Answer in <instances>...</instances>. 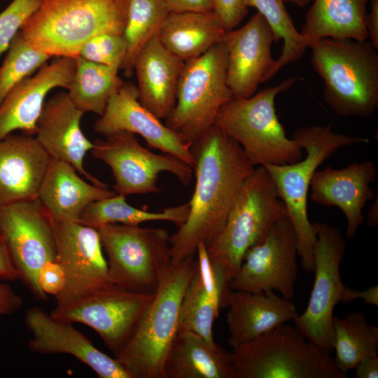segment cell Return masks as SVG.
<instances>
[{
	"label": "cell",
	"mask_w": 378,
	"mask_h": 378,
	"mask_svg": "<svg viewBox=\"0 0 378 378\" xmlns=\"http://www.w3.org/2000/svg\"><path fill=\"white\" fill-rule=\"evenodd\" d=\"M195 186L186 222L170 235L172 262L196 256L223 228L254 167L240 145L221 128L211 126L191 146Z\"/></svg>",
	"instance_id": "6da1fadb"
},
{
	"label": "cell",
	"mask_w": 378,
	"mask_h": 378,
	"mask_svg": "<svg viewBox=\"0 0 378 378\" xmlns=\"http://www.w3.org/2000/svg\"><path fill=\"white\" fill-rule=\"evenodd\" d=\"M288 217L271 176L264 166H258L245 181L223 228L206 246L225 298L246 251Z\"/></svg>",
	"instance_id": "7a4b0ae2"
},
{
	"label": "cell",
	"mask_w": 378,
	"mask_h": 378,
	"mask_svg": "<svg viewBox=\"0 0 378 378\" xmlns=\"http://www.w3.org/2000/svg\"><path fill=\"white\" fill-rule=\"evenodd\" d=\"M128 0H43L20 31L34 48L49 56L76 57L103 34H123Z\"/></svg>",
	"instance_id": "3957f363"
},
{
	"label": "cell",
	"mask_w": 378,
	"mask_h": 378,
	"mask_svg": "<svg viewBox=\"0 0 378 378\" xmlns=\"http://www.w3.org/2000/svg\"><path fill=\"white\" fill-rule=\"evenodd\" d=\"M309 48L329 108L340 117L370 118L378 106L377 50L366 40L332 38Z\"/></svg>",
	"instance_id": "277c9868"
},
{
	"label": "cell",
	"mask_w": 378,
	"mask_h": 378,
	"mask_svg": "<svg viewBox=\"0 0 378 378\" xmlns=\"http://www.w3.org/2000/svg\"><path fill=\"white\" fill-rule=\"evenodd\" d=\"M196 258L171 262L129 341L115 358L130 378H164V364L177 332L181 302Z\"/></svg>",
	"instance_id": "5b68a950"
},
{
	"label": "cell",
	"mask_w": 378,
	"mask_h": 378,
	"mask_svg": "<svg viewBox=\"0 0 378 378\" xmlns=\"http://www.w3.org/2000/svg\"><path fill=\"white\" fill-rule=\"evenodd\" d=\"M306 155L291 164H267L279 197L286 205L297 238L298 253L304 270L313 272L316 233L307 213L310 183L317 168L341 148L368 144L369 139L335 133L330 125H312L297 130L293 136Z\"/></svg>",
	"instance_id": "8992f818"
},
{
	"label": "cell",
	"mask_w": 378,
	"mask_h": 378,
	"mask_svg": "<svg viewBox=\"0 0 378 378\" xmlns=\"http://www.w3.org/2000/svg\"><path fill=\"white\" fill-rule=\"evenodd\" d=\"M297 80L288 78L248 98L233 97L216 116L214 125L240 145L254 167L291 164L304 156L300 145L286 136L275 108L276 96L292 88Z\"/></svg>",
	"instance_id": "52a82bcc"
},
{
	"label": "cell",
	"mask_w": 378,
	"mask_h": 378,
	"mask_svg": "<svg viewBox=\"0 0 378 378\" xmlns=\"http://www.w3.org/2000/svg\"><path fill=\"white\" fill-rule=\"evenodd\" d=\"M232 349L233 378L347 377L337 369L330 352L287 323Z\"/></svg>",
	"instance_id": "ba28073f"
},
{
	"label": "cell",
	"mask_w": 378,
	"mask_h": 378,
	"mask_svg": "<svg viewBox=\"0 0 378 378\" xmlns=\"http://www.w3.org/2000/svg\"><path fill=\"white\" fill-rule=\"evenodd\" d=\"M226 71L223 42L185 62L174 107L164 122L185 144L192 146L197 141L214 125L222 106L233 98Z\"/></svg>",
	"instance_id": "9c48e42d"
},
{
	"label": "cell",
	"mask_w": 378,
	"mask_h": 378,
	"mask_svg": "<svg viewBox=\"0 0 378 378\" xmlns=\"http://www.w3.org/2000/svg\"><path fill=\"white\" fill-rule=\"evenodd\" d=\"M96 229L111 281L129 290L155 293L172 262L168 231L118 223Z\"/></svg>",
	"instance_id": "30bf717a"
},
{
	"label": "cell",
	"mask_w": 378,
	"mask_h": 378,
	"mask_svg": "<svg viewBox=\"0 0 378 378\" xmlns=\"http://www.w3.org/2000/svg\"><path fill=\"white\" fill-rule=\"evenodd\" d=\"M314 283L305 310L294 319L295 326L312 343L332 351L333 311L346 288L340 265L346 242L340 231L324 223H314Z\"/></svg>",
	"instance_id": "8fae6325"
},
{
	"label": "cell",
	"mask_w": 378,
	"mask_h": 378,
	"mask_svg": "<svg viewBox=\"0 0 378 378\" xmlns=\"http://www.w3.org/2000/svg\"><path fill=\"white\" fill-rule=\"evenodd\" d=\"M0 233L19 279L36 299L47 300L38 274L44 264L56 260V246L51 219L39 199L1 207Z\"/></svg>",
	"instance_id": "7c38bea8"
},
{
	"label": "cell",
	"mask_w": 378,
	"mask_h": 378,
	"mask_svg": "<svg viewBox=\"0 0 378 378\" xmlns=\"http://www.w3.org/2000/svg\"><path fill=\"white\" fill-rule=\"evenodd\" d=\"M92 156L111 169L116 195L127 196L156 193L159 174L169 172L183 185L193 176L191 166L172 155L156 154L144 147L134 134L119 132L97 140L90 150Z\"/></svg>",
	"instance_id": "4fadbf2b"
},
{
	"label": "cell",
	"mask_w": 378,
	"mask_h": 378,
	"mask_svg": "<svg viewBox=\"0 0 378 378\" xmlns=\"http://www.w3.org/2000/svg\"><path fill=\"white\" fill-rule=\"evenodd\" d=\"M154 295L114 284L76 300L56 304L50 314L91 328L115 357L134 333Z\"/></svg>",
	"instance_id": "5bb4252c"
},
{
	"label": "cell",
	"mask_w": 378,
	"mask_h": 378,
	"mask_svg": "<svg viewBox=\"0 0 378 378\" xmlns=\"http://www.w3.org/2000/svg\"><path fill=\"white\" fill-rule=\"evenodd\" d=\"M298 244L288 218L276 223L266 237L250 248L230 280V290L248 292L277 291L292 300L298 276Z\"/></svg>",
	"instance_id": "9a60e30c"
},
{
	"label": "cell",
	"mask_w": 378,
	"mask_h": 378,
	"mask_svg": "<svg viewBox=\"0 0 378 378\" xmlns=\"http://www.w3.org/2000/svg\"><path fill=\"white\" fill-rule=\"evenodd\" d=\"M51 222L56 259L65 276L64 287L55 297L56 304L76 300L114 285L109 276L97 230L79 222L52 219Z\"/></svg>",
	"instance_id": "2e32d148"
},
{
	"label": "cell",
	"mask_w": 378,
	"mask_h": 378,
	"mask_svg": "<svg viewBox=\"0 0 378 378\" xmlns=\"http://www.w3.org/2000/svg\"><path fill=\"white\" fill-rule=\"evenodd\" d=\"M223 42L227 50V84L233 97L248 98L260 84L274 77L272 46L278 41L259 13L244 26L227 31Z\"/></svg>",
	"instance_id": "e0dca14e"
},
{
	"label": "cell",
	"mask_w": 378,
	"mask_h": 378,
	"mask_svg": "<svg viewBox=\"0 0 378 378\" xmlns=\"http://www.w3.org/2000/svg\"><path fill=\"white\" fill-rule=\"evenodd\" d=\"M94 129L105 137L122 131L137 134L146 140L149 148L175 156L193 167L191 146L185 144L141 104L136 85L132 83L124 81L111 95L104 111L95 121Z\"/></svg>",
	"instance_id": "ac0fdd59"
},
{
	"label": "cell",
	"mask_w": 378,
	"mask_h": 378,
	"mask_svg": "<svg viewBox=\"0 0 378 378\" xmlns=\"http://www.w3.org/2000/svg\"><path fill=\"white\" fill-rule=\"evenodd\" d=\"M24 324L31 337L29 349L40 354H69L88 365L99 378H130L117 360L99 350L73 323L56 318L42 308L26 311Z\"/></svg>",
	"instance_id": "d6986e66"
},
{
	"label": "cell",
	"mask_w": 378,
	"mask_h": 378,
	"mask_svg": "<svg viewBox=\"0 0 378 378\" xmlns=\"http://www.w3.org/2000/svg\"><path fill=\"white\" fill-rule=\"evenodd\" d=\"M76 69L75 58L59 57L13 87L0 104V140L15 131L34 135L50 91L67 88Z\"/></svg>",
	"instance_id": "ffe728a7"
},
{
	"label": "cell",
	"mask_w": 378,
	"mask_h": 378,
	"mask_svg": "<svg viewBox=\"0 0 378 378\" xmlns=\"http://www.w3.org/2000/svg\"><path fill=\"white\" fill-rule=\"evenodd\" d=\"M84 112L70 100L66 92H59L45 102L37 121L35 139L50 158L72 165L90 183L108 187L89 174L84 158L94 146L83 134L80 120Z\"/></svg>",
	"instance_id": "44dd1931"
},
{
	"label": "cell",
	"mask_w": 378,
	"mask_h": 378,
	"mask_svg": "<svg viewBox=\"0 0 378 378\" xmlns=\"http://www.w3.org/2000/svg\"><path fill=\"white\" fill-rule=\"evenodd\" d=\"M377 174L370 160L340 169L326 167L316 170L310 183L309 200L322 206L338 207L346 218V236L353 238L364 222L363 209L374 197L370 185Z\"/></svg>",
	"instance_id": "7402d4cb"
},
{
	"label": "cell",
	"mask_w": 378,
	"mask_h": 378,
	"mask_svg": "<svg viewBox=\"0 0 378 378\" xmlns=\"http://www.w3.org/2000/svg\"><path fill=\"white\" fill-rule=\"evenodd\" d=\"M50 157L31 135L0 140V208L38 198Z\"/></svg>",
	"instance_id": "603a6c76"
},
{
	"label": "cell",
	"mask_w": 378,
	"mask_h": 378,
	"mask_svg": "<svg viewBox=\"0 0 378 378\" xmlns=\"http://www.w3.org/2000/svg\"><path fill=\"white\" fill-rule=\"evenodd\" d=\"M227 342L237 348L258 337L274 328L298 316L291 300L279 296L275 291L248 292L229 290L227 295Z\"/></svg>",
	"instance_id": "cb8c5ba5"
},
{
	"label": "cell",
	"mask_w": 378,
	"mask_h": 378,
	"mask_svg": "<svg viewBox=\"0 0 378 378\" xmlns=\"http://www.w3.org/2000/svg\"><path fill=\"white\" fill-rule=\"evenodd\" d=\"M184 64L162 44L158 35L144 46L135 59L139 100L160 120H165L174 107Z\"/></svg>",
	"instance_id": "d4e9b609"
},
{
	"label": "cell",
	"mask_w": 378,
	"mask_h": 378,
	"mask_svg": "<svg viewBox=\"0 0 378 378\" xmlns=\"http://www.w3.org/2000/svg\"><path fill=\"white\" fill-rule=\"evenodd\" d=\"M70 164L50 159L38 198L53 220L79 222L90 203L115 195L108 187L88 183Z\"/></svg>",
	"instance_id": "484cf974"
},
{
	"label": "cell",
	"mask_w": 378,
	"mask_h": 378,
	"mask_svg": "<svg viewBox=\"0 0 378 378\" xmlns=\"http://www.w3.org/2000/svg\"><path fill=\"white\" fill-rule=\"evenodd\" d=\"M164 378H233L230 352L190 330H177L164 364Z\"/></svg>",
	"instance_id": "4316f807"
},
{
	"label": "cell",
	"mask_w": 378,
	"mask_h": 378,
	"mask_svg": "<svg viewBox=\"0 0 378 378\" xmlns=\"http://www.w3.org/2000/svg\"><path fill=\"white\" fill-rule=\"evenodd\" d=\"M226 32L214 11L169 13L158 36L168 50L186 62L223 42Z\"/></svg>",
	"instance_id": "83f0119b"
},
{
	"label": "cell",
	"mask_w": 378,
	"mask_h": 378,
	"mask_svg": "<svg viewBox=\"0 0 378 378\" xmlns=\"http://www.w3.org/2000/svg\"><path fill=\"white\" fill-rule=\"evenodd\" d=\"M369 0H314L299 31L308 48L324 38L367 40L365 20Z\"/></svg>",
	"instance_id": "f1b7e54d"
},
{
	"label": "cell",
	"mask_w": 378,
	"mask_h": 378,
	"mask_svg": "<svg viewBox=\"0 0 378 378\" xmlns=\"http://www.w3.org/2000/svg\"><path fill=\"white\" fill-rule=\"evenodd\" d=\"M333 359L343 374L354 370L363 358L378 354V328L370 324L364 313L354 312L332 319Z\"/></svg>",
	"instance_id": "f546056e"
},
{
	"label": "cell",
	"mask_w": 378,
	"mask_h": 378,
	"mask_svg": "<svg viewBox=\"0 0 378 378\" xmlns=\"http://www.w3.org/2000/svg\"><path fill=\"white\" fill-rule=\"evenodd\" d=\"M76 69L67 90L72 103L80 110L99 115L104 111L111 95L124 81L118 70L83 57H75Z\"/></svg>",
	"instance_id": "4dcf8cb0"
},
{
	"label": "cell",
	"mask_w": 378,
	"mask_h": 378,
	"mask_svg": "<svg viewBox=\"0 0 378 378\" xmlns=\"http://www.w3.org/2000/svg\"><path fill=\"white\" fill-rule=\"evenodd\" d=\"M190 210L189 202L153 212L139 209L129 204L125 196L115 195L88 204L80 214L79 223L97 228L111 223L139 225L153 220L169 221L178 227L186 220Z\"/></svg>",
	"instance_id": "1f68e13d"
},
{
	"label": "cell",
	"mask_w": 378,
	"mask_h": 378,
	"mask_svg": "<svg viewBox=\"0 0 378 378\" xmlns=\"http://www.w3.org/2000/svg\"><path fill=\"white\" fill-rule=\"evenodd\" d=\"M169 13L164 0H128L123 36L127 53L121 69L127 76L134 71L135 59L144 46L158 35Z\"/></svg>",
	"instance_id": "d6a6232c"
},
{
	"label": "cell",
	"mask_w": 378,
	"mask_h": 378,
	"mask_svg": "<svg viewBox=\"0 0 378 378\" xmlns=\"http://www.w3.org/2000/svg\"><path fill=\"white\" fill-rule=\"evenodd\" d=\"M246 6L253 7L267 22L277 41L284 45L280 56L276 59L273 76L284 66L296 62L308 48L296 29L282 0H243Z\"/></svg>",
	"instance_id": "836d02e7"
},
{
	"label": "cell",
	"mask_w": 378,
	"mask_h": 378,
	"mask_svg": "<svg viewBox=\"0 0 378 378\" xmlns=\"http://www.w3.org/2000/svg\"><path fill=\"white\" fill-rule=\"evenodd\" d=\"M219 310L204 287L197 272L196 265L195 271L181 302L178 330L192 331L209 344L215 345L213 325Z\"/></svg>",
	"instance_id": "e575fe53"
},
{
	"label": "cell",
	"mask_w": 378,
	"mask_h": 378,
	"mask_svg": "<svg viewBox=\"0 0 378 378\" xmlns=\"http://www.w3.org/2000/svg\"><path fill=\"white\" fill-rule=\"evenodd\" d=\"M0 66V104L10 90L31 76L51 57L31 46L20 31Z\"/></svg>",
	"instance_id": "d590c367"
},
{
	"label": "cell",
	"mask_w": 378,
	"mask_h": 378,
	"mask_svg": "<svg viewBox=\"0 0 378 378\" xmlns=\"http://www.w3.org/2000/svg\"><path fill=\"white\" fill-rule=\"evenodd\" d=\"M127 53L122 34H103L88 41L78 56L88 61L120 69Z\"/></svg>",
	"instance_id": "8d00e7d4"
},
{
	"label": "cell",
	"mask_w": 378,
	"mask_h": 378,
	"mask_svg": "<svg viewBox=\"0 0 378 378\" xmlns=\"http://www.w3.org/2000/svg\"><path fill=\"white\" fill-rule=\"evenodd\" d=\"M43 0H13L0 13V57Z\"/></svg>",
	"instance_id": "74e56055"
},
{
	"label": "cell",
	"mask_w": 378,
	"mask_h": 378,
	"mask_svg": "<svg viewBox=\"0 0 378 378\" xmlns=\"http://www.w3.org/2000/svg\"><path fill=\"white\" fill-rule=\"evenodd\" d=\"M214 12L227 31L239 24L248 9L243 0H215Z\"/></svg>",
	"instance_id": "f35d334b"
},
{
	"label": "cell",
	"mask_w": 378,
	"mask_h": 378,
	"mask_svg": "<svg viewBox=\"0 0 378 378\" xmlns=\"http://www.w3.org/2000/svg\"><path fill=\"white\" fill-rule=\"evenodd\" d=\"M38 284L46 295L57 297L65 285L64 271L57 259L44 264L38 274Z\"/></svg>",
	"instance_id": "ab89813d"
},
{
	"label": "cell",
	"mask_w": 378,
	"mask_h": 378,
	"mask_svg": "<svg viewBox=\"0 0 378 378\" xmlns=\"http://www.w3.org/2000/svg\"><path fill=\"white\" fill-rule=\"evenodd\" d=\"M169 13L214 11L215 0H164Z\"/></svg>",
	"instance_id": "60d3db41"
},
{
	"label": "cell",
	"mask_w": 378,
	"mask_h": 378,
	"mask_svg": "<svg viewBox=\"0 0 378 378\" xmlns=\"http://www.w3.org/2000/svg\"><path fill=\"white\" fill-rule=\"evenodd\" d=\"M22 304V298L8 284L0 282V315L15 314Z\"/></svg>",
	"instance_id": "b9f144b4"
},
{
	"label": "cell",
	"mask_w": 378,
	"mask_h": 378,
	"mask_svg": "<svg viewBox=\"0 0 378 378\" xmlns=\"http://www.w3.org/2000/svg\"><path fill=\"white\" fill-rule=\"evenodd\" d=\"M357 299L364 301V302L378 306V286H374L363 290H357L346 287L340 302L343 303H349Z\"/></svg>",
	"instance_id": "7bdbcfd3"
},
{
	"label": "cell",
	"mask_w": 378,
	"mask_h": 378,
	"mask_svg": "<svg viewBox=\"0 0 378 378\" xmlns=\"http://www.w3.org/2000/svg\"><path fill=\"white\" fill-rule=\"evenodd\" d=\"M370 12L366 14L365 25L369 42L378 49V0H369Z\"/></svg>",
	"instance_id": "ee69618b"
},
{
	"label": "cell",
	"mask_w": 378,
	"mask_h": 378,
	"mask_svg": "<svg viewBox=\"0 0 378 378\" xmlns=\"http://www.w3.org/2000/svg\"><path fill=\"white\" fill-rule=\"evenodd\" d=\"M0 278L8 281L19 279L18 271L1 237L0 238Z\"/></svg>",
	"instance_id": "f6af8a7d"
},
{
	"label": "cell",
	"mask_w": 378,
	"mask_h": 378,
	"mask_svg": "<svg viewBox=\"0 0 378 378\" xmlns=\"http://www.w3.org/2000/svg\"><path fill=\"white\" fill-rule=\"evenodd\" d=\"M354 370L356 378H377L378 356H368L362 359Z\"/></svg>",
	"instance_id": "bcb514c9"
},
{
	"label": "cell",
	"mask_w": 378,
	"mask_h": 378,
	"mask_svg": "<svg viewBox=\"0 0 378 378\" xmlns=\"http://www.w3.org/2000/svg\"><path fill=\"white\" fill-rule=\"evenodd\" d=\"M378 201L377 196L376 201L370 206L367 214V223L368 226L374 227L378 223Z\"/></svg>",
	"instance_id": "7dc6e473"
},
{
	"label": "cell",
	"mask_w": 378,
	"mask_h": 378,
	"mask_svg": "<svg viewBox=\"0 0 378 378\" xmlns=\"http://www.w3.org/2000/svg\"><path fill=\"white\" fill-rule=\"evenodd\" d=\"M284 2H290L295 4L300 7H304L307 5L311 0H282Z\"/></svg>",
	"instance_id": "c3c4849f"
},
{
	"label": "cell",
	"mask_w": 378,
	"mask_h": 378,
	"mask_svg": "<svg viewBox=\"0 0 378 378\" xmlns=\"http://www.w3.org/2000/svg\"><path fill=\"white\" fill-rule=\"evenodd\" d=\"M1 233H0V238H1Z\"/></svg>",
	"instance_id": "681fc988"
}]
</instances>
